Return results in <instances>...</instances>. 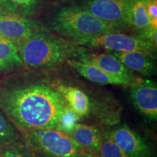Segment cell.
<instances>
[{
    "label": "cell",
    "mask_w": 157,
    "mask_h": 157,
    "mask_svg": "<svg viewBox=\"0 0 157 157\" xmlns=\"http://www.w3.org/2000/svg\"><path fill=\"white\" fill-rule=\"evenodd\" d=\"M58 79L42 70L21 68L0 80V111L19 131L58 128L68 109Z\"/></svg>",
    "instance_id": "obj_1"
},
{
    "label": "cell",
    "mask_w": 157,
    "mask_h": 157,
    "mask_svg": "<svg viewBox=\"0 0 157 157\" xmlns=\"http://www.w3.org/2000/svg\"><path fill=\"white\" fill-rule=\"evenodd\" d=\"M24 68L47 71L56 68L71 59L86 53L83 46L63 37L39 30L17 45Z\"/></svg>",
    "instance_id": "obj_2"
},
{
    "label": "cell",
    "mask_w": 157,
    "mask_h": 157,
    "mask_svg": "<svg viewBox=\"0 0 157 157\" xmlns=\"http://www.w3.org/2000/svg\"><path fill=\"white\" fill-rule=\"evenodd\" d=\"M51 26L63 38L76 44L117 30L98 18L84 7H78L60 9L52 18Z\"/></svg>",
    "instance_id": "obj_3"
},
{
    "label": "cell",
    "mask_w": 157,
    "mask_h": 157,
    "mask_svg": "<svg viewBox=\"0 0 157 157\" xmlns=\"http://www.w3.org/2000/svg\"><path fill=\"white\" fill-rule=\"evenodd\" d=\"M25 146L33 152L53 156L98 157L80 146L68 133L56 128L21 130Z\"/></svg>",
    "instance_id": "obj_4"
},
{
    "label": "cell",
    "mask_w": 157,
    "mask_h": 157,
    "mask_svg": "<svg viewBox=\"0 0 157 157\" xmlns=\"http://www.w3.org/2000/svg\"><path fill=\"white\" fill-rule=\"evenodd\" d=\"M83 47L102 48L111 52H143L154 56L156 44L139 36L115 31L77 43Z\"/></svg>",
    "instance_id": "obj_5"
},
{
    "label": "cell",
    "mask_w": 157,
    "mask_h": 157,
    "mask_svg": "<svg viewBox=\"0 0 157 157\" xmlns=\"http://www.w3.org/2000/svg\"><path fill=\"white\" fill-rule=\"evenodd\" d=\"M135 0H87L88 11L107 24L118 29L129 25V12Z\"/></svg>",
    "instance_id": "obj_6"
},
{
    "label": "cell",
    "mask_w": 157,
    "mask_h": 157,
    "mask_svg": "<svg viewBox=\"0 0 157 157\" xmlns=\"http://www.w3.org/2000/svg\"><path fill=\"white\" fill-rule=\"evenodd\" d=\"M105 133L129 157H156L154 149L150 143L126 124Z\"/></svg>",
    "instance_id": "obj_7"
},
{
    "label": "cell",
    "mask_w": 157,
    "mask_h": 157,
    "mask_svg": "<svg viewBox=\"0 0 157 157\" xmlns=\"http://www.w3.org/2000/svg\"><path fill=\"white\" fill-rule=\"evenodd\" d=\"M41 30L38 23L27 17L0 12V36L19 45L35 32Z\"/></svg>",
    "instance_id": "obj_8"
},
{
    "label": "cell",
    "mask_w": 157,
    "mask_h": 157,
    "mask_svg": "<svg viewBox=\"0 0 157 157\" xmlns=\"http://www.w3.org/2000/svg\"><path fill=\"white\" fill-rule=\"evenodd\" d=\"M66 63L88 81L102 85L111 84L130 87L143 80L140 77L137 79H127L111 75L95 65L79 59H71L66 61Z\"/></svg>",
    "instance_id": "obj_9"
},
{
    "label": "cell",
    "mask_w": 157,
    "mask_h": 157,
    "mask_svg": "<svg viewBox=\"0 0 157 157\" xmlns=\"http://www.w3.org/2000/svg\"><path fill=\"white\" fill-rule=\"evenodd\" d=\"M130 94L135 106L145 117L152 120L157 118V87L156 82L144 79L130 87Z\"/></svg>",
    "instance_id": "obj_10"
},
{
    "label": "cell",
    "mask_w": 157,
    "mask_h": 157,
    "mask_svg": "<svg viewBox=\"0 0 157 157\" xmlns=\"http://www.w3.org/2000/svg\"><path fill=\"white\" fill-rule=\"evenodd\" d=\"M79 60L93 63L105 72L118 77L127 79H137L140 77L134 75L132 71L127 68L112 53H87Z\"/></svg>",
    "instance_id": "obj_11"
},
{
    "label": "cell",
    "mask_w": 157,
    "mask_h": 157,
    "mask_svg": "<svg viewBox=\"0 0 157 157\" xmlns=\"http://www.w3.org/2000/svg\"><path fill=\"white\" fill-rule=\"evenodd\" d=\"M127 68L143 76L155 73L154 56L143 52H112Z\"/></svg>",
    "instance_id": "obj_12"
},
{
    "label": "cell",
    "mask_w": 157,
    "mask_h": 157,
    "mask_svg": "<svg viewBox=\"0 0 157 157\" xmlns=\"http://www.w3.org/2000/svg\"><path fill=\"white\" fill-rule=\"evenodd\" d=\"M76 143L98 156L102 140V132L98 127L77 123L68 132Z\"/></svg>",
    "instance_id": "obj_13"
},
{
    "label": "cell",
    "mask_w": 157,
    "mask_h": 157,
    "mask_svg": "<svg viewBox=\"0 0 157 157\" xmlns=\"http://www.w3.org/2000/svg\"><path fill=\"white\" fill-rule=\"evenodd\" d=\"M57 87L67 103L74 113L80 118L87 117L90 111V100L83 90L74 86L68 85L58 79Z\"/></svg>",
    "instance_id": "obj_14"
},
{
    "label": "cell",
    "mask_w": 157,
    "mask_h": 157,
    "mask_svg": "<svg viewBox=\"0 0 157 157\" xmlns=\"http://www.w3.org/2000/svg\"><path fill=\"white\" fill-rule=\"evenodd\" d=\"M23 67L17 45L0 36V71L8 74Z\"/></svg>",
    "instance_id": "obj_15"
},
{
    "label": "cell",
    "mask_w": 157,
    "mask_h": 157,
    "mask_svg": "<svg viewBox=\"0 0 157 157\" xmlns=\"http://www.w3.org/2000/svg\"><path fill=\"white\" fill-rule=\"evenodd\" d=\"M42 0H0V12L29 16L36 13Z\"/></svg>",
    "instance_id": "obj_16"
},
{
    "label": "cell",
    "mask_w": 157,
    "mask_h": 157,
    "mask_svg": "<svg viewBox=\"0 0 157 157\" xmlns=\"http://www.w3.org/2000/svg\"><path fill=\"white\" fill-rule=\"evenodd\" d=\"M129 25L140 31V33L153 27L144 0H135L132 3L129 12Z\"/></svg>",
    "instance_id": "obj_17"
},
{
    "label": "cell",
    "mask_w": 157,
    "mask_h": 157,
    "mask_svg": "<svg viewBox=\"0 0 157 157\" xmlns=\"http://www.w3.org/2000/svg\"><path fill=\"white\" fill-rule=\"evenodd\" d=\"M22 141L20 131L0 111V148Z\"/></svg>",
    "instance_id": "obj_18"
},
{
    "label": "cell",
    "mask_w": 157,
    "mask_h": 157,
    "mask_svg": "<svg viewBox=\"0 0 157 157\" xmlns=\"http://www.w3.org/2000/svg\"><path fill=\"white\" fill-rule=\"evenodd\" d=\"M99 157H129L123 152L106 135L102 132V140L100 148Z\"/></svg>",
    "instance_id": "obj_19"
},
{
    "label": "cell",
    "mask_w": 157,
    "mask_h": 157,
    "mask_svg": "<svg viewBox=\"0 0 157 157\" xmlns=\"http://www.w3.org/2000/svg\"><path fill=\"white\" fill-rule=\"evenodd\" d=\"M0 151L3 157H34L23 141L0 148Z\"/></svg>",
    "instance_id": "obj_20"
},
{
    "label": "cell",
    "mask_w": 157,
    "mask_h": 157,
    "mask_svg": "<svg viewBox=\"0 0 157 157\" xmlns=\"http://www.w3.org/2000/svg\"><path fill=\"white\" fill-rule=\"evenodd\" d=\"M146 9L153 27L157 28V0H144Z\"/></svg>",
    "instance_id": "obj_21"
},
{
    "label": "cell",
    "mask_w": 157,
    "mask_h": 157,
    "mask_svg": "<svg viewBox=\"0 0 157 157\" xmlns=\"http://www.w3.org/2000/svg\"><path fill=\"white\" fill-rule=\"evenodd\" d=\"M32 152L33 155L34 157H83V156H50V155H47L44 154H40V153H36V152Z\"/></svg>",
    "instance_id": "obj_22"
},
{
    "label": "cell",
    "mask_w": 157,
    "mask_h": 157,
    "mask_svg": "<svg viewBox=\"0 0 157 157\" xmlns=\"http://www.w3.org/2000/svg\"><path fill=\"white\" fill-rule=\"evenodd\" d=\"M0 157H3V156H2V153H1V151H0Z\"/></svg>",
    "instance_id": "obj_23"
}]
</instances>
